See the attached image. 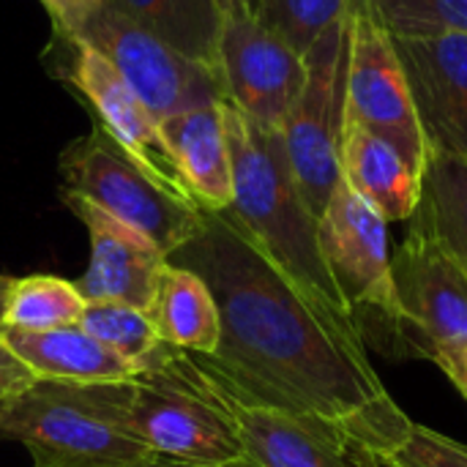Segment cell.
I'll return each instance as SVG.
<instances>
[{"label": "cell", "instance_id": "obj_1", "mask_svg": "<svg viewBox=\"0 0 467 467\" xmlns=\"http://www.w3.org/2000/svg\"><path fill=\"white\" fill-rule=\"evenodd\" d=\"M167 260L197 274L219 306V348L189 353L219 391L315 427L367 467L386 465L413 421L364 342L326 320L227 211H205L202 230Z\"/></svg>", "mask_w": 467, "mask_h": 467}, {"label": "cell", "instance_id": "obj_2", "mask_svg": "<svg viewBox=\"0 0 467 467\" xmlns=\"http://www.w3.org/2000/svg\"><path fill=\"white\" fill-rule=\"evenodd\" d=\"M233 164L230 219L337 328L356 334L353 317L328 274L317 241V216L290 170L282 134L265 129L224 101ZM361 339V337H358Z\"/></svg>", "mask_w": 467, "mask_h": 467}, {"label": "cell", "instance_id": "obj_3", "mask_svg": "<svg viewBox=\"0 0 467 467\" xmlns=\"http://www.w3.org/2000/svg\"><path fill=\"white\" fill-rule=\"evenodd\" d=\"M0 443H19L33 467H123L148 457L123 413V383L36 380L0 400Z\"/></svg>", "mask_w": 467, "mask_h": 467}, {"label": "cell", "instance_id": "obj_4", "mask_svg": "<svg viewBox=\"0 0 467 467\" xmlns=\"http://www.w3.org/2000/svg\"><path fill=\"white\" fill-rule=\"evenodd\" d=\"M123 413L148 454L197 465L246 457L219 389L164 342L123 383Z\"/></svg>", "mask_w": 467, "mask_h": 467}, {"label": "cell", "instance_id": "obj_5", "mask_svg": "<svg viewBox=\"0 0 467 467\" xmlns=\"http://www.w3.org/2000/svg\"><path fill=\"white\" fill-rule=\"evenodd\" d=\"M60 172L66 181L63 192L85 197L120 224L137 230L164 257L202 230L205 208L145 170L101 123L63 150Z\"/></svg>", "mask_w": 467, "mask_h": 467}, {"label": "cell", "instance_id": "obj_6", "mask_svg": "<svg viewBox=\"0 0 467 467\" xmlns=\"http://www.w3.org/2000/svg\"><path fill=\"white\" fill-rule=\"evenodd\" d=\"M391 361H430L449 372L467 348V276L416 222L391 254Z\"/></svg>", "mask_w": 467, "mask_h": 467}, {"label": "cell", "instance_id": "obj_7", "mask_svg": "<svg viewBox=\"0 0 467 467\" xmlns=\"http://www.w3.org/2000/svg\"><path fill=\"white\" fill-rule=\"evenodd\" d=\"M317 241L364 348L391 358L394 287L389 222L339 181L317 219Z\"/></svg>", "mask_w": 467, "mask_h": 467}, {"label": "cell", "instance_id": "obj_8", "mask_svg": "<svg viewBox=\"0 0 467 467\" xmlns=\"http://www.w3.org/2000/svg\"><path fill=\"white\" fill-rule=\"evenodd\" d=\"M304 60L306 77L279 134L296 183L320 219L331 192L342 181L339 145L345 131L348 14L315 38Z\"/></svg>", "mask_w": 467, "mask_h": 467}, {"label": "cell", "instance_id": "obj_9", "mask_svg": "<svg viewBox=\"0 0 467 467\" xmlns=\"http://www.w3.org/2000/svg\"><path fill=\"white\" fill-rule=\"evenodd\" d=\"M345 120H353L389 140L419 172L427 164V142L413 109L408 77L369 0H350L348 8V71Z\"/></svg>", "mask_w": 467, "mask_h": 467}, {"label": "cell", "instance_id": "obj_10", "mask_svg": "<svg viewBox=\"0 0 467 467\" xmlns=\"http://www.w3.org/2000/svg\"><path fill=\"white\" fill-rule=\"evenodd\" d=\"M216 77L230 107L279 131L304 85L306 60L260 19L257 8L224 0Z\"/></svg>", "mask_w": 467, "mask_h": 467}, {"label": "cell", "instance_id": "obj_11", "mask_svg": "<svg viewBox=\"0 0 467 467\" xmlns=\"http://www.w3.org/2000/svg\"><path fill=\"white\" fill-rule=\"evenodd\" d=\"M74 41H85L101 52L159 123L178 112L224 101L216 71L189 60L159 36L107 5L88 19Z\"/></svg>", "mask_w": 467, "mask_h": 467}, {"label": "cell", "instance_id": "obj_12", "mask_svg": "<svg viewBox=\"0 0 467 467\" xmlns=\"http://www.w3.org/2000/svg\"><path fill=\"white\" fill-rule=\"evenodd\" d=\"M427 150L467 159V36H391Z\"/></svg>", "mask_w": 467, "mask_h": 467}, {"label": "cell", "instance_id": "obj_13", "mask_svg": "<svg viewBox=\"0 0 467 467\" xmlns=\"http://www.w3.org/2000/svg\"><path fill=\"white\" fill-rule=\"evenodd\" d=\"M63 202L88 227L90 263L74 282L85 301H120L148 309L167 257L137 230L120 224L79 194L63 192Z\"/></svg>", "mask_w": 467, "mask_h": 467}, {"label": "cell", "instance_id": "obj_14", "mask_svg": "<svg viewBox=\"0 0 467 467\" xmlns=\"http://www.w3.org/2000/svg\"><path fill=\"white\" fill-rule=\"evenodd\" d=\"M66 44L71 47L68 82L90 101L109 137L120 148H126L145 170H150L156 178L186 194L170 161L161 137V123L153 118V112L140 101V96L123 82V77L101 52H96L85 41H66Z\"/></svg>", "mask_w": 467, "mask_h": 467}, {"label": "cell", "instance_id": "obj_15", "mask_svg": "<svg viewBox=\"0 0 467 467\" xmlns=\"http://www.w3.org/2000/svg\"><path fill=\"white\" fill-rule=\"evenodd\" d=\"M161 137L186 194L205 211H227L233 202V164L224 101L164 118Z\"/></svg>", "mask_w": 467, "mask_h": 467}, {"label": "cell", "instance_id": "obj_16", "mask_svg": "<svg viewBox=\"0 0 467 467\" xmlns=\"http://www.w3.org/2000/svg\"><path fill=\"white\" fill-rule=\"evenodd\" d=\"M339 175L386 222H405L419 208L421 172L389 140L353 120H345Z\"/></svg>", "mask_w": 467, "mask_h": 467}, {"label": "cell", "instance_id": "obj_17", "mask_svg": "<svg viewBox=\"0 0 467 467\" xmlns=\"http://www.w3.org/2000/svg\"><path fill=\"white\" fill-rule=\"evenodd\" d=\"M235 424L244 454L260 467H367L315 427L263 405H246L219 391Z\"/></svg>", "mask_w": 467, "mask_h": 467}, {"label": "cell", "instance_id": "obj_18", "mask_svg": "<svg viewBox=\"0 0 467 467\" xmlns=\"http://www.w3.org/2000/svg\"><path fill=\"white\" fill-rule=\"evenodd\" d=\"M3 342L14 356L38 378V380H63V383H126L137 367L96 342L79 323L44 331H0Z\"/></svg>", "mask_w": 467, "mask_h": 467}, {"label": "cell", "instance_id": "obj_19", "mask_svg": "<svg viewBox=\"0 0 467 467\" xmlns=\"http://www.w3.org/2000/svg\"><path fill=\"white\" fill-rule=\"evenodd\" d=\"M145 315L156 337L170 348L202 356L219 348V306L208 285L189 268L167 260Z\"/></svg>", "mask_w": 467, "mask_h": 467}, {"label": "cell", "instance_id": "obj_20", "mask_svg": "<svg viewBox=\"0 0 467 467\" xmlns=\"http://www.w3.org/2000/svg\"><path fill=\"white\" fill-rule=\"evenodd\" d=\"M104 5L150 30L189 60L216 71L224 0H104Z\"/></svg>", "mask_w": 467, "mask_h": 467}, {"label": "cell", "instance_id": "obj_21", "mask_svg": "<svg viewBox=\"0 0 467 467\" xmlns=\"http://www.w3.org/2000/svg\"><path fill=\"white\" fill-rule=\"evenodd\" d=\"M410 222L421 224L467 276V159L427 150L421 200Z\"/></svg>", "mask_w": 467, "mask_h": 467}, {"label": "cell", "instance_id": "obj_22", "mask_svg": "<svg viewBox=\"0 0 467 467\" xmlns=\"http://www.w3.org/2000/svg\"><path fill=\"white\" fill-rule=\"evenodd\" d=\"M85 298L74 282L57 276H25L14 279L3 331H25V334H44L66 326H77L85 312Z\"/></svg>", "mask_w": 467, "mask_h": 467}, {"label": "cell", "instance_id": "obj_23", "mask_svg": "<svg viewBox=\"0 0 467 467\" xmlns=\"http://www.w3.org/2000/svg\"><path fill=\"white\" fill-rule=\"evenodd\" d=\"M79 326L104 348L134 364L137 369L159 350L161 339L156 337L148 315L131 304L120 301H88L79 317Z\"/></svg>", "mask_w": 467, "mask_h": 467}, {"label": "cell", "instance_id": "obj_24", "mask_svg": "<svg viewBox=\"0 0 467 467\" xmlns=\"http://www.w3.org/2000/svg\"><path fill=\"white\" fill-rule=\"evenodd\" d=\"M391 36H467V0H369Z\"/></svg>", "mask_w": 467, "mask_h": 467}, {"label": "cell", "instance_id": "obj_25", "mask_svg": "<svg viewBox=\"0 0 467 467\" xmlns=\"http://www.w3.org/2000/svg\"><path fill=\"white\" fill-rule=\"evenodd\" d=\"M350 8V0H260L257 14L271 25L287 44L301 55L315 44V38L339 22Z\"/></svg>", "mask_w": 467, "mask_h": 467}, {"label": "cell", "instance_id": "obj_26", "mask_svg": "<svg viewBox=\"0 0 467 467\" xmlns=\"http://www.w3.org/2000/svg\"><path fill=\"white\" fill-rule=\"evenodd\" d=\"M383 467H467V446L424 424H413Z\"/></svg>", "mask_w": 467, "mask_h": 467}, {"label": "cell", "instance_id": "obj_27", "mask_svg": "<svg viewBox=\"0 0 467 467\" xmlns=\"http://www.w3.org/2000/svg\"><path fill=\"white\" fill-rule=\"evenodd\" d=\"M41 5L49 11L55 33L63 41H74L79 38L88 19L104 5V0H41Z\"/></svg>", "mask_w": 467, "mask_h": 467}, {"label": "cell", "instance_id": "obj_28", "mask_svg": "<svg viewBox=\"0 0 467 467\" xmlns=\"http://www.w3.org/2000/svg\"><path fill=\"white\" fill-rule=\"evenodd\" d=\"M38 378L14 356V350L0 337V400L14 397L25 389H30Z\"/></svg>", "mask_w": 467, "mask_h": 467}, {"label": "cell", "instance_id": "obj_29", "mask_svg": "<svg viewBox=\"0 0 467 467\" xmlns=\"http://www.w3.org/2000/svg\"><path fill=\"white\" fill-rule=\"evenodd\" d=\"M123 467H260L254 460L249 457H241V460H230V462H216V465H197V462H178V460H167V457H156V454H148L131 465Z\"/></svg>", "mask_w": 467, "mask_h": 467}, {"label": "cell", "instance_id": "obj_30", "mask_svg": "<svg viewBox=\"0 0 467 467\" xmlns=\"http://www.w3.org/2000/svg\"><path fill=\"white\" fill-rule=\"evenodd\" d=\"M446 375H449V380L462 391V397L467 400V348L460 353V358L449 367V372H446Z\"/></svg>", "mask_w": 467, "mask_h": 467}, {"label": "cell", "instance_id": "obj_31", "mask_svg": "<svg viewBox=\"0 0 467 467\" xmlns=\"http://www.w3.org/2000/svg\"><path fill=\"white\" fill-rule=\"evenodd\" d=\"M11 285H14V276L0 274V331H3V315H5V301H8Z\"/></svg>", "mask_w": 467, "mask_h": 467}, {"label": "cell", "instance_id": "obj_32", "mask_svg": "<svg viewBox=\"0 0 467 467\" xmlns=\"http://www.w3.org/2000/svg\"><path fill=\"white\" fill-rule=\"evenodd\" d=\"M233 3H244V5H249V8H257L260 0H233Z\"/></svg>", "mask_w": 467, "mask_h": 467}]
</instances>
